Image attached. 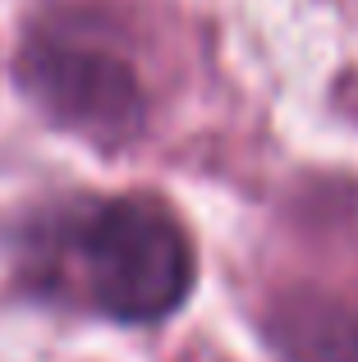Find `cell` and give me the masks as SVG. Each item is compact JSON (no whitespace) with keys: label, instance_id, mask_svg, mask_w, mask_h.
<instances>
[{"label":"cell","instance_id":"7a4b0ae2","mask_svg":"<svg viewBox=\"0 0 358 362\" xmlns=\"http://www.w3.org/2000/svg\"><path fill=\"white\" fill-rule=\"evenodd\" d=\"M23 83L55 119L92 138H129L143 119V92L120 55L88 42H37Z\"/></svg>","mask_w":358,"mask_h":362},{"label":"cell","instance_id":"3957f363","mask_svg":"<svg viewBox=\"0 0 358 362\" xmlns=\"http://www.w3.org/2000/svg\"><path fill=\"white\" fill-rule=\"evenodd\" d=\"M276 344L289 362H358V317L326 303H294L276 317Z\"/></svg>","mask_w":358,"mask_h":362},{"label":"cell","instance_id":"6da1fadb","mask_svg":"<svg viewBox=\"0 0 358 362\" xmlns=\"http://www.w3.org/2000/svg\"><path fill=\"white\" fill-rule=\"evenodd\" d=\"M79 275L88 303L129 326L171 317L193 289V247L152 197H115L79 230Z\"/></svg>","mask_w":358,"mask_h":362}]
</instances>
